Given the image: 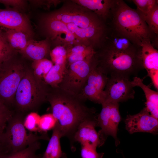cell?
Returning <instances> with one entry per match:
<instances>
[{
	"mask_svg": "<svg viewBox=\"0 0 158 158\" xmlns=\"http://www.w3.org/2000/svg\"><path fill=\"white\" fill-rule=\"evenodd\" d=\"M44 16L64 23L81 44L97 48L104 39L107 24L95 13L74 2L65 1L58 10Z\"/></svg>",
	"mask_w": 158,
	"mask_h": 158,
	"instance_id": "1",
	"label": "cell"
},
{
	"mask_svg": "<svg viewBox=\"0 0 158 158\" xmlns=\"http://www.w3.org/2000/svg\"><path fill=\"white\" fill-rule=\"evenodd\" d=\"M52 114L57 119L62 137L74 134L80 124L88 119L97 118L95 109L87 107L79 95L59 87H51L47 97Z\"/></svg>",
	"mask_w": 158,
	"mask_h": 158,
	"instance_id": "2",
	"label": "cell"
},
{
	"mask_svg": "<svg viewBox=\"0 0 158 158\" xmlns=\"http://www.w3.org/2000/svg\"><path fill=\"white\" fill-rule=\"evenodd\" d=\"M107 24L139 46L147 40H150L154 47L158 46V34L152 32L143 16L123 0H114Z\"/></svg>",
	"mask_w": 158,
	"mask_h": 158,
	"instance_id": "3",
	"label": "cell"
},
{
	"mask_svg": "<svg viewBox=\"0 0 158 158\" xmlns=\"http://www.w3.org/2000/svg\"><path fill=\"white\" fill-rule=\"evenodd\" d=\"M95 50L97 67L108 76L118 75L129 78L144 69L141 59V47L122 50L103 40Z\"/></svg>",
	"mask_w": 158,
	"mask_h": 158,
	"instance_id": "4",
	"label": "cell"
},
{
	"mask_svg": "<svg viewBox=\"0 0 158 158\" xmlns=\"http://www.w3.org/2000/svg\"><path fill=\"white\" fill-rule=\"evenodd\" d=\"M27 68L16 90L13 104L18 113L35 110L47 100L51 87Z\"/></svg>",
	"mask_w": 158,
	"mask_h": 158,
	"instance_id": "5",
	"label": "cell"
},
{
	"mask_svg": "<svg viewBox=\"0 0 158 158\" xmlns=\"http://www.w3.org/2000/svg\"><path fill=\"white\" fill-rule=\"evenodd\" d=\"M24 118L22 114H14L7 123L1 142L7 154L23 150L36 141L47 138L44 134L40 136L32 132L27 133L23 124Z\"/></svg>",
	"mask_w": 158,
	"mask_h": 158,
	"instance_id": "6",
	"label": "cell"
},
{
	"mask_svg": "<svg viewBox=\"0 0 158 158\" xmlns=\"http://www.w3.org/2000/svg\"><path fill=\"white\" fill-rule=\"evenodd\" d=\"M27 67L13 57L0 64V102L9 107Z\"/></svg>",
	"mask_w": 158,
	"mask_h": 158,
	"instance_id": "7",
	"label": "cell"
},
{
	"mask_svg": "<svg viewBox=\"0 0 158 158\" xmlns=\"http://www.w3.org/2000/svg\"><path fill=\"white\" fill-rule=\"evenodd\" d=\"M95 54L67 66L58 87L71 94L79 95L86 83L90 72L96 64Z\"/></svg>",
	"mask_w": 158,
	"mask_h": 158,
	"instance_id": "8",
	"label": "cell"
},
{
	"mask_svg": "<svg viewBox=\"0 0 158 158\" xmlns=\"http://www.w3.org/2000/svg\"><path fill=\"white\" fill-rule=\"evenodd\" d=\"M134 87L128 77L118 75L109 76L104 90V102L118 103L133 99Z\"/></svg>",
	"mask_w": 158,
	"mask_h": 158,
	"instance_id": "9",
	"label": "cell"
},
{
	"mask_svg": "<svg viewBox=\"0 0 158 158\" xmlns=\"http://www.w3.org/2000/svg\"><path fill=\"white\" fill-rule=\"evenodd\" d=\"M43 29L47 37L56 46H62L66 49L80 44L66 25L61 21L45 16L42 19Z\"/></svg>",
	"mask_w": 158,
	"mask_h": 158,
	"instance_id": "10",
	"label": "cell"
},
{
	"mask_svg": "<svg viewBox=\"0 0 158 158\" xmlns=\"http://www.w3.org/2000/svg\"><path fill=\"white\" fill-rule=\"evenodd\" d=\"M96 64L90 72L79 95L85 100L101 104L104 101V90L109 76L97 67Z\"/></svg>",
	"mask_w": 158,
	"mask_h": 158,
	"instance_id": "11",
	"label": "cell"
},
{
	"mask_svg": "<svg viewBox=\"0 0 158 158\" xmlns=\"http://www.w3.org/2000/svg\"><path fill=\"white\" fill-rule=\"evenodd\" d=\"M126 129L130 134L146 132L155 135L158 132V119L152 116L144 107L139 113L128 115L124 121Z\"/></svg>",
	"mask_w": 158,
	"mask_h": 158,
	"instance_id": "12",
	"label": "cell"
},
{
	"mask_svg": "<svg viewBox=\"0 0 158 158\" xmlns=\"http://www.w3.org/2000/svg\"><path fill=\"white\" fill-rule=\"evenodd\" d=\"M0 26L8 29L20 31L31 38L33 32L27 16L16 10L0 9Z\"/></svg>",
	"mask_w": 158,
	"mask_h": 158,
	"instance_id": "13",
	"label": "cell"
},
{
	"mask_svg": "<svg viewBox=\"0 0 158 158\" xmlns=\"http://www.w3.org/2000/svg\"><path fill=\"white\" fill-rule=\"evenodd\" d=\"M97 126V118L83 121L73 135L74 140L80 143L81 145L89 146L96 148L101 146L103 144L95 129Z\"/></svg>",
	"mask_w": 158,
	"mask_h": 158,
	"instance_id": "14",
	"label": "cell"
},
{
	"mask_svg": "<svg viewBox=\"0 0 158 158\" xmlns=\"http://www.w3.org/2000/svg\"><path fill=\"white\" fill-rule=\"evenodd\" d=\"M141 59L147 76L151 78L155 87L158 89V51L150 40H144L141 44Z\"/></svg>",
	"mask_w": 158,
	"mask_h": 158,
	"instance_id": "15",
	"label": "cell"
},
{
	"mask_svg": "<svg viewBox=\"0 0 158 158\" xmlns=\"http://www.w3.org/2000/svg\"><path fill=\"white\" fill-rule=\"evenodd\" d=\"M50 48L49 40L47 38L38 41L31 39L25 48L19 52L33 61L45 58L50 53Z\"/></svg>",
	"mask_w": 158,
	"mask_h": 158,
	"instance_id": "16",
	"label": "cell"
},
{
	"mask_svg": "<svg viewBox=\"0 0 158 158\" xmlns=\"http://www.w3.org/2000/svg\"><path fill=\"white\" fill-rule=\"evenodd\" d=\"M74 2L95 13L107 24L114 0H75Z\"/></svg>",
	"mask_w": 158,
	"mask_h": 158,
	"instance_id": "17",
	"label": "cell"
},
{
	"mask_svg": "<svg viewBox=\"0 0 158 158\" xmlns=\"http://www.w3.org/2000/svg\"><path fill=\"white\" fill-rule=\"evenodd\" d=\"M134 87H140L143 91L146 99L145 107L153 117L158 119V92L151 89L145 85L143 80L135 76L132 80Z\"/></svg>",
	"mask_w": 158,
	"mask_h": 158,
	"instance_id": "18",
	"label": "cell"
},
{
	"mask_svg": "<svg viewBox=\"0 0 158 158\" xmlns=\"http://www.w3.org/2000/svg\"><path fill=\"white\" fill-rule=\"evenodd\" d=\"M102 109L97 116V126L101 129L98 133L104 144L108 136H111L110 106L111 102L104 101L102 104Z\"/></svg>",
	"mask_w": 158,
	"mask_h": 158,
	"instance_id": "19",
	"label": "cell"
},
{
	"mask_svg": "<svg viewBox=\"0 0 158 158\" xmlns=\"http://www.w3.org/2000/svg\"><path fill=\"white\" fill-rule=\"evenodd\" d=\"M52 130V136L41 158H61L64 157L60 142V139L62 135L58 122Z\"/></svg>",
	"mask_w": 158,
	"mask_h": 158,
	"instance_id": "20",
	"label": "cell"
},
{
	"mask_svg": "<svg viewBox=\"0 0 158 158\" xmlns=\"http://www.w3.org/2000/svg\"><path fill=\"white\" fill-rule=\"evenodd\" d=\"M66 66L72 63L83 60L95 54V51L91 46L82 44L74 46L66 49Z\"/></svg>",
	"mask_w": 158,
	"mask_h": 158,
	"instance_id": "21",
	"label": "cell"
},
{
	"mask_svg": "<svg viewBox=\"0 0 158 158\" xmlns=\"http://www.w3.org/2000/svg\"><path fill=\"white\" fill-rule=\"evenodd\" d=\"M4 33L10 46L19 51L24 49L29 40L32 39L24 32L16 30L7 29Z\"/></svg>",
	"mask_w": 158,
	"mask_h": 158,
	"instance_id": "22",
	"label": "cell"
},
{
	"mask_svg": "<svg viewBox=\"0 0 158 158\" xmlns=\"http://www.w3.org/2000/svg\"><path fill=\"white\" fill-rule=\"evenodd\" d=\"M66 67V64H54L43 80L51 87H58L62 80Z\"/></svg>",
	"mask_w": 158,
	"mask_h": 158,
	"instance_id": "23",
	"label": "cell"
},
{
	"mask_svg": "<svg viewBox=\"0 0 158 158\" xmlns=\"http://www.w3.org/2000/svg\"><path fill=\"white\" fill-rule=\"evenodd\" d=\"M110 102L111 136L114 139L116 146L120 143L117 137V133L118 125L121 118L119 110V104Z\"/></svg>",
	"mask_w": 158,
	"mask_h": 158,
	"instance_id": "24",
	"label": "cell"
},
{
	"mask_svg": "<svg viewBox=\"0 0 158 158\" xmlns=\"http://www.w3.org/2000/svg\"><path fill=\"white\" fill-rule=\"evenodd\" d=\"M40 147L39 141H37L23 150L12 153L4 154L1 158H39L36 152Z\"/></svg>",
	"mask_w": 158,
	"mask_h": 158,
	"instance_id": "25",
	"label": "cell"
},
{
	"mask_svg": "<svg viewBox=\"0 0 158 158\" xmlns=\"http://www.w3.org/2000/svg\"><path fill=\"white\" fill-rule=\"evenodd\" d=\"M51 61L46 58L33 61L32 64V71L38 78L43 79L54 65Z\"/></svg>",
	"mask_w": 158,
	"mask_h": 158,
	"instance_id": "26",
	"label": "cell"
},
{
	"mask_svg": "<svg viewBox=\"0 0 158 158\" xmlns=\"http://www.w3.org/2000/svg\"><path fill=\"white\" fill-rule=\"evenodd\" d=\"M15 52L0 29V64L13 57Z\"/></svg>",
	"mask_w": 158,
	"mask_h": 158,
	"instance_id": "27",
	"label": "cell"
},
{
	"mask_svg": "<svg viewBox=\"0 0 158 158\" xmlns=\"http://www.w3.org/2000/svg\"><path fill=\"white\" fill-rule=\"evenodd\" d=\"M145 21L150 30L158 34V4L156 3L152 11L145 17Z\"/></svg>",
	"mask_w": 158,
	"mask_h": 158,
	"instance_id": "28",
	"label": "cell"
},
{
	"mask_svg": "<svg viewBox=\"0 0 158 158\" xmlns=\"http://www.w3.org/2000/svg\"><path fill=\"white\" fill-rule=\"evenodd\" d=\"M58 122L57 120L52 113L44 114L40 117L39 125V130L46 132L52 130Z\"/></svg>",
	"mask_w": 158,
	"mask_h": 158,
	"instance_id": "29",
	"label": "cell"
},
{
	"mask_svg": "<svg viewBox=\"0 0 158 158\" xmlns=\"http://www.w3.org/2000/svg\"><path fill=\"white\" fill-rule=\"evenodd\" d=\"M50 55L54 64L66 65L67 51L64 47H56L50 51Z\"/></svg>",
	"mask_w": 158,
	"mask_h": 158,
	"instance_id": "30",
	"label": "cell"
},
{
	"mask_svg": "<svg viewBox=\"0 0 158 158\" xmlns=\"http://www.w3.org/2000/svg\"><path fill=\"white\" fill-rule=\"evenodd\" d=\"M40 117L36 112H32L29 113L24 119L23 124L25 128L31 132L39 130Z\"/></svg>",
	"mask_w": 158,
	"mask_h": 158,
	"instance_id": "31",
	"label": "cell"
},
{
	"mask_svg": "<svg viewBox=\"0 0 158 158\" xmlns=\"http://www.w3.org/2000/svg\"><path fill=\"white\" fill-rule=\"evenodd\" d=\"M136 5V10L144 17L152 9L156 3V0H133L131 1Z\"/></svg>",
	"mask_w": 158,
	"mask_h": 158,
	"instance_id": "32",
	"label": "cell"
},
{
	"mask_svg": "<svg viewBox=\"0 0 158 158\" xmlns=\"http://www.w3.org/2000/svg\"><path fill=\"white\" fill-rule=\"evenodd\" d=\"M14 114L9 107L0 102V129L4 131Z\"/></svg>",
	"mask_w": 158,
	"mask_h": 158,
	"instance_id": "33",
	"label": "cell"
},
{
	"mask_svg": "<svg viewBox=\"0 0 158 158\" xmlns=\"http://www.w3.org/2000/svg\"><path fill=\"white\" fill-rule=\"evenodd\" d=\"M82 158H102L104 153H98L96 148L87 145H81Z\"/></svg>",
	"mask_w": 158,
	"mask_h": 158,
	"instance_id": "34",
	"label": "cell"
},
{
	"mask_svg": "<svg viewBox=\"0 0 158 158\" xmlns=\"http://www.w3.org/2000/svg\"><path fill=\"white\" fill-rule=\"evenodd\" d=\"M0 2L4 4L8 8L14 9L19 11L23 9L26 5V1L22 0H1Z\"/></svg>",
	"mask_w": 158,
	"mask_h": 158,
	"instance_id": "35",
	"label": "cell"
},
{
	"mask_svg": "<svg viewBox=\"0 0 158 158\" xmlns=\"http://www.w3.org/2000/svg\"><path fill=\"white\" fill-rule=\"evenodd\" d=\"M31 4L37 7L49 8L51 6H56L61 2V0H30Z\"/></svg>",
	"mask_w": 158,
	"mask_h": 158,
	"instance_id": "36",
	"label": "cell"
},
{
	"mask_svg": "<svg viewBox=\"0 0 158 158\" xmlns=\"http://www.w3.org/2000/svg\"><path fill=\"white\" fill-rule=\"evenodd\" d=\"M6 154V152L4 146L0 144V158L4 154Z\"/></svg>",
	"mask_w": 158,
	"mask_h": 158,
	"instance_id": "37",
	"label": "cell"
},
{
	"mask_svg": "<svg viewBox=\"0 0 158 158\" xmlns=\"http://www.w3.org/2000/svg\"><path fill=\"white\" fill-rule=\"evenodd\" d=\"M4 130L0 129V144L1 143L2 136L4 133Z\"/></svg>",
	"mask_w": 158,
	"mask_h": 158,
	"instance_id": "38",
	"label": "cell"
},
{
	"mask_svg": "<svg viewBox=\"0 0 158 158\" xmlns=\"http://www.w3.org/2000/svg\"><path fill=\"white\" fill-rule=\"evenodd\" d=\"M123 158H125V157H124V156L123 155Z\"/></svg>",
	"mask_w": 158,
	"mask_h": 158,
	"instance_id": "39",
	"label": "cell"
},
{
	"mask_svg": "<svg viewBox=\"0 0 158 158\" xmlns=\"http://www.w3.org/2000/svg\"></svg>",
	"mask_w": 158,
	"mask_h": 158,
	"instance_id": "40",
	"label": "cell"
}]
</instances>
